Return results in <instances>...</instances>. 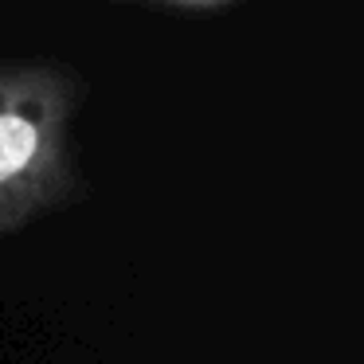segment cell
<instances>
[{"label": "cell", "instance_id": "6da1fadb", "mask_svg": "<svg viewBox=\"0 0 364 364\" xmlns=\"http://www.w3.org/2000/svg\"><path fill=\"white\" fill-rule=\"evenodd\" d=\"M82 79L55 59H0V235L82 192L75 122Z\"/></svg>", "mask_w": 364, "mask_h": 364}, {"label": "cell", "instance_id": "7a4b0ae2", "mask_svg": "<svg viewBox=\"0 0 364 364\" xmlns=\"http://www.w3.org/2000/svg\"><path fill=\"white\" fill-rule=\"evenodd\" d=\"M161 9H168V12H188V16H200V12H223V9H231V4H204V0H192V4H181V0H168V4H161Z\"/></svg>", "mask_w": 364, "mask_h": 364}]
</instances>
